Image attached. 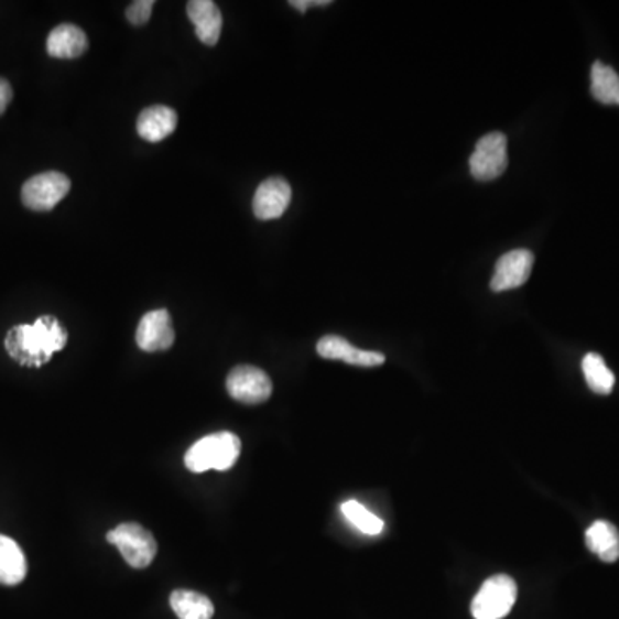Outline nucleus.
<instances>
[{"instance_id":"nucleus-6","label":"nucleus","mask_w":619,"mask_h":619,"mask_svg":"<svg viewBox=\"0 0 619 619\" xmlns=\"http://www.w3.org/2000/svg\"><path fill=\"white\" fill-rule=\"evenodd\" d=\"M508 167V138L495 131L480 138L470 158L471 176L477 181H495Z\"/></svg>"},{"instance_id":"nucleus-17","label":"nucleus","mask_w":619,"mask_h":619,"mask_svg":"<svg viewBox=\"0 0 619 619\" xmlns=\"http://www.w3.org/2000/svg\"><path fill=\"white\" fill-rule=\"evenodd\" d=\"M169 602L180 619H213L216 611L213 600L193 590H174Z\"/></svg>"},{"instance_id":"nucleus-14","label":"nucleus","mask_w":619,"mask_h":619,"mask_svg":"<svg viewBox=\"0 0 619 619\" xmlns=\"http://www.w3.org/2000/svg\"><path fill=\"white\" fill-rule=\"evenodd\" d=\"M88 48V39L76 24H59L47 39V52L55 59H76Z\"/></svg>"},{"instance_id":"nucleus-3","label":"nucleus","mask_w":619,"mask_h":619,"mask_svg":"<svg viewBox=\"0 0 619 619\" xmlns=\"http://www.w3.org/2000/svg\"><path fill=\"white\" fill-rule=\"evenodd\" d=\"M107 542L119 549L131 568H146L158 554V542L152 533L138 523H122L110 530L107 532Z\"/></svg>"},{"instance_id":"nucleus-16","label":"nucleus","mask_w":619,"mask_h":619,"mask_svg":"<svg viewBox=\"0 0 619 619\" xmlns=\"http://www.w3.org/2000/svg\"><path fill=\"white\" fill-rule=\"evenodd\" d=\"M585 542L604 563H615L619 560V532L612 523L604 520L593 523L585 533Z\"/></svg>"},{"instance_id":"nucleus-9","label":"nucleus","mask_w":619,"mask_h":619,"mask_svg":"<svg viewBox=\"0 0 619 619\" xmlns=\"http://www.w3.org/2000/svg\"><path fill=\"white\" fill-rule=\"evenodd\" d=\"M533 253L529 250H513L506 253L496 263L495 275L490 281V290L496 293L517 290L529 281L532 274Z\"/></svg>"},{"instance_id":"nucleus-22","label":"nucleus","mask_w":619,"mask_h":619,"mask_svg":"<svg viewBox=\"0 0 619 619\" xmlns=\"http://www.w3.org/2000/svg\"><path fill=\"white\" fill-rule=\"evenodd\" d=\"M12 100V87L8 79L0 78V116L4 115Z\"/></svg>"},{"instance_id":"nucleus-5","label":"nucleus","mask_w":619,"mask_h":619,"mask_svg":"<svg viewBox=\"0 0 619 619\" xmlns=\"http://www.w3.org/2000/svg\"><path fill=\"white\" fill-rule=\"evenodd\" d=\"M69 189H72L69 177L57 171H51L30 177L21 189V200L30 210L48 213L63 200Z\"/></svg>"},{"instance_id":"nucleus-4","label":"nucleus","mask_w":619,"mask_h":619,"mask_svg":"<svg viewBox=\"0 0 619 619\" xmlns=\"http://www.w3.org/2000/svg\"><path fill=\"white\" fill-rule=\"evenodd\" d=\"M517 596V582L511 576H492L475 596L474 602H471V615L475 619L506 618L513 609Z\"/></svg>"},{"instance_id":"nucleus-15","label":"nucleus","mask_w":619,"mask_h":619,"mask_svg":"<svg viewBox=\"0 0 619 619\" xmlns=\"http://www.w3.org/2000/svg\"><path fill=\"white\" fill-rule=\"evenodd\" d=\"M26 557L18 542L0 535V584L14 587L26 578Z\"/></svg>"},{"instance_id":"nucleus-7","label":"nucleus","mask_w":619,"mask_h":619,"mask_svg":"<svg viewBox=\"0 0 619 619\" xmlns=\"http://www.w3.org/2000/svg\"><path fill=\"white\" fill-rule=\"evenodd\" d=\"M229 397L243 404L265 403L272 394V381L263 370L253 365H239L229 372L226 381Z\"/></svg>"},{"instance_id":"nucleus-20","label":"nucleus","mask_w":619,"mask_h":619,"mask_svg":"<svg viewBox=\"0 0 619 619\" xmlns=\"http://www.w3.org/2000/svg\"><path fill=\"white\" fill-rule=\"evenodd\" d=\"M341 513L345 514L355 529L360 530L365 535H379L384 530V522L381 518L370 513L363 504L358 501L343 502Z\"/></svg>"},{"instance_id":"nucleus-1","label":"nucleus","mask_w":619,"mask_h":619,"mask_svg":"<svg viewBox=\"0 0 619 619\" xmlns=\"http://www.w3.org/2000/svg\"><path fill=\"white\" fill-rule=\"evenodd\" d=\"M66 345V329L54 315H44L33 324L12 327L4 341L9 357L30 369L44 367Z\"/></svg>"},{"instance_id":"nucleus-10","label":"nucleus","mask_w":619,"mask_h":619,"mask_svg":"<svg viewBox=\"0 0 619 619\" xmlns=\"http://www.w3.org/2000/svg\"><path fill=\"white\" fill-rule=\"evenodd\" d=\"M291 186L283 177H269L257 188L253 213L260 220H274L286 213L291 204Z\"/></svg>"},{"instance_id":"nucleus-11","label":"nucleus","mask_w":619,"mask_h":619,"mask_svg":"<svg viewBox=\"0 0 619 619\" xmlns=\"http://www.w3.org/2000/svg\"><path fill=\"white\" fill-rule=\"evenodd\" d=\"M317 354L326 360H341L355 367H379L385 357L379 351L355 348L341 336H324L317 345Z\"/></svg>"},{"instance_id":"nucleus-21","label":"nucleus","mask_w":619,"mask_h":619,"mask_svg":"<svg viewBox=\"0 0 619 619\" xmlns=\"http://www.w3.org/2000/svg\"><path fill=\"white\" fill-rule=\"evenodd\" d=\"M153 6H155L153 0H138V2H133V4L128 8L126 18H128V21L134 24V26H142V24H145L146 21L150 20V17H152Z\"/></svg>"},{"instance_id":"nucleus-23","label":"nucleus","mask_w":619,"mask_h":619,"mask_svg":"<svg viewBox=\"0 0 619 619\" xmlns=\"http://www.w3.org/2000/svg\"><path fill=\"white\" fill-rule=\"evenodd\" d=\"M290 4L298 11L305 12L310 6H329L330 2L329 0H291Z\"/></svg>"},{"instance_id":"nucleus-8","label":"nucleus","mask_w":619,"mask_h":619,"mask_svg":"<svg viewBox=\"0 0 619 619\" xmlns=\"http://www.w3.org/2000/svg\"><path fill=\"white\" fill-rule=\"evenodd\" d=\"M174 327L167 310H153L143 315L137 329V345L146 354L165 351L174 345Z\"/></svg>"},{"instance_id":"nucleus-12","label":"nucleus","mask_w":619,"mask_h":619,"mask_svg":"<svg viewBox=\"0 0 619 619\" xmlns=\"http://www.w3.org/2000/svg\"><path fill=\"white\" fill-rule=\"evenodd\" d=\"M189 21L195 26L196 36L202 44L214 47L222 32V14L213 0H192L186 6Z\"/></svg>"},{"instance_id":"nucleus-19","label":"nucleus","mask_w":619,"mask_h":619,"mask_svg":"<svg viewBox=\"0 0 619 619\" xmlns=\"http://www.w3.org/2000/svg\"><path fill=\"white\" fill-rule=\"evenodd\" d=\"M582 369H584L585 381L588 388L593 389L597 394H611L615 388V373L609 370L608 365L604 358L597 354L585 355L582 361Z\"/></svg>"},{"instance_id":"nucleus-18","label":"nucleus","mask_w":619,"mask_h":619,"mask_svg":"<svg viewBox=\"0 0 619 619\" xmlns=\"http://www.w3.org/2000/svg\"><path fill=\"white\" fill-rule=\"evenodd\" d=\"M593 95L604 106H619V76L612 67L606 64L594 63L593 66Z\"/></svg>"},{"instance_id":"nucleus-2","label":"nucleus","mask_w":619,"mask_h":619,"mask_svg":"<svg viewBox=\"0 0 619 619\" xmlns=\"http://www.w3.org/2000/svg\"><path fill=\"white\" fill-rule=\"evenodd\" d=\"M241 453V441L232 432H217L196 441L185 455V465L193 474L208 470L226 471L235 467Z\"/></svg>"},{"instance_id":"nucleus-13","label":"nucleus","mask_w":619,"mask_h":619,"mask_svg":"<svg viewBox=\"0 0 619 619\" xmlns=\"http://www.w3.org/2000/svg\"><path fill=\"white\" fill-rule=\"evenodd\" d=\"M176 126V110L165 106H153L143 110L138 118L137 131L146 142L159 143L171 137Z\"/></svg>"}]
</instances>
